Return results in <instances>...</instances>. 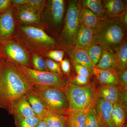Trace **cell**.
<instances>
[{"label":"cell","mask_w":127,"mask_h":127,"mask_svg":"<svg viewBox=\"0 0 127 127\" xmlns=\"http://www.w3.org/2000/svg\"><path fill=\"white\" fill-rule=\"evenodd\" d=\"M33 84L14 63L0 59V108L12 115L16 102L32 90Z\"/></svg>","instance_id":"6da1fadb"},{"label":"cell","mask_w":127,"mask_h":127,"mask_svg":"<svg viewBox=\"0 0 127 127\" xmlns=\"http://www.w3.org/2000/svg\"><path fill=\"white\" fill-rule=\"evenodd\" d=\"M15 35L30 52L44 57L48 51L61 49L56 39L39 27L16 25Z\"/></svg>","instance_id":"7a4b0ae2"},{"label":"cell","mask_w":127,"mask_h":127,"mask_svg":"<svg viewBox=\"0 0 127 127\" xmlns=\"http://www.w3.org/2000/svg\"><path fill=\"white\" fill-rule=\"evenodd\" d=\"M127 27L120 17L103 20L94 30L93 43L104 50L113 53L127 39Z\"/></svg>","instance_id":"3957f363"},{"label":"cell","mask_w":127,"mask_h":127,"mask_svg":"<svg viewBox=\"0 0 127 127\" xmlns=\"http://www.w3.org/2000/svg\"><path fill=\"white\" fill-rule=\"evenodd\" d=\"M82 6L81 0H70L67 3L62 27L57 39L61 49L65 51L75 47Z\"/></svg>","instance_id":"277c9868"},{"label":"cell","mask_w":127,"mask_h":127,"mask_svg":"<svg viewBox=\"0 0 127 127\" xmlns=\"http://www.w3.org/2000/svg\"><path fill=\"white\" fill-rule=\"evenodd\" d=\"M65 0H47L41 14L43 29L57 39L61 31L66 13Z\"/></svg>","instance_id":"5b68a950"},{"label":"cell","mask_w":127,"mask_h":127,"mask_svg":"<svg viewBox=\"0 0 127 127\" xmlns=\"http://www.w3.org/2000/svg\"><path fill=\"white\" fill-rule=\"evenodd\" d=\"M65 90L71 111L88 110L94 105L98 97L96 88L92 83L80 87L67 83Z\"/></svg>","instance_id":"8992f818"},{"label":"cell","mask_w":127,"mask_h":127,"mask_svg":"<svg viewBox=\"0 0 127 127\" xmlns=\"http://www.w3.org/2000/svg\"><path fill=\"white\" fill-rule=\"evenodd\" d=\"M32 90L42 100L51 112L65 116L70 111L65 90L33 84Z\"/></svg>","instance_id":"52a82bcc"},{"label":"cell","mask_w":127,"mask_h":127,"mask_svg":"<svg viewBox=\"0 0 127 127\" xmlns=\"http://www.w3.org/2000/svg\"><path fill=\"white\" fill-rule=\"evenodd\" d=\"M0 59L32 68L31 52L15 35L0 41Z\"/></svg>","instance_id":"ba28073f"},{"label":"cell","mask_w":127,"mask_h":127,"mask_svg":"<svg viewBox=\"0 0 127 127\" xmlns=\"http://www.w3.org/2000/svg\"><path fill=\"white\" fill-rule=\"evenodd\" d=\"M20 70L33 84H38L65 90L68 81L64 76H59L50 72L36 70L30 67L16 64Z\"/></svg>","instance_id":"9c48e42d"},{"label":"cell","mask_w":127,"mask_h":127,"mask_svg":"<svg viewBox=\"0 0 127 127\" xmlns=\"http://www.w3.org/2000/svg\"><path fill=\"white\" fill-rule=\"evenodd\" d=\"M41 14L38 10L28 4L14 8L16 25L35 26L43 29Z\"/></svg>","instance_id":"30bf717a"},{"label":"cell","mask_w":127,"mask_h":127,"mask_svg":"<svg viewBox=\"0 0 127 127\" xmlns=\"http://www.w3.org/2000/svg\"><path fill=\"white\" fill-rule=\"evenodd\" d=\"M98 97L113 104L120 103L127 106V89L120 86L100 84L96 89Z\"/></svg>","instance_id":"8fae6325"},{"label":"cell","mask_w":127,"mask_h":127,"mask_svg":"<svg viewBox=\"0 0 127 127\" xmlns=\"http://www.w3.org/2000/svg\"><path fill=\"white\" fill-rule=\"evenodd\" d=\"M16 31L14 8L12 6L0 14V41L14 36Z\"/></svg>","instance_id":"7c38bea8"},{"label":"cell","mask_w":127,"mask_h":127,"mask_svg":"<svg viewBox=\"0 0 127 127\" xmlns=\"http://www.w3.org/2000/svg\"><path fill=\"white\" fill-rule=\"evenodd\" d=\"M101 127H113L111 120L113 104L98 97L94 105Z\"/></svg>","instance_id":"4fadbf2b"},{"label":"cell","mask_w":127,"mask_h":127,"mask_svg":"<svg viewBox=\"0 0 127 127\" xmlns=\"http://www.w3.org/2000/svg\"><path fill=\"white\" fill-rule=\"evenodd\" d=\"M105 19L120 17L127 10V0H102Z\"/></svg>","instance_id":"5bb4252c"},{"label":"cell","mask_w":127,"mask_h":127,"mask_svg":"<svg viewBox=\"0 0 127 127\" xmlns=\"http://www.w3.org/2000/svg\"><path fill=\"white\" fill-rule=\"evenodd\" d=\"M73 62L81 64L86 67L92 75H94L96 68L91 61L86 50L81 48L73 47L66 51Z\"/></svg>","instance_id":"9a60e30c"},{"label":"cell","mask_w":127,"mask_h":127,"mask_svg":"<svg viewBox=\"0 0 127 127\" xmlns=\"http://www.w3.org/2000/svg\"><path fill=\"white\" fill-rule=\"evenodd\" d=\"M94 30L80 24L78 31L74 47L86 50L93 43Z\"/></svg>","instance_id":"2e32d148"},{"label":"cell","mask_w":127,"mask_h":127,"mask_svg":"<svg viewBox=\"0 0 127 127\" xmlns=\"http://www.w3.org/2000/svg\"><path fill=\"white\" fill-rule=\"evenodd\" d=\"M26 96L32 109L37 116L43 119L51 112L32 89L28 92Z\"/></svg>","instance_id":"e0dca14e"},{"label":"cell","mask_w":127,"mask_h":127,"mask_svg":"<svg viewBox=\"0 0 127 127\" xmlns=\"http://www.w3.org/2000/svg\"><path fill=\"white\" fill-rule=\"evenodd\" d=\"M12 115L14 117L27 118L37 116L32 109L26 95L17 100L12 108Z\"/></svg>","instance_id":"ac0fdd59"},{"label":"cell","mask_w":127,"mask_h":127,"mask_svg":"<svg viewBox=\"0 0 127 127\" xmlns=\"http://www.w3.org/2000/svg\"><path fill=\"white\" fill-rule=\"evenodd\" d=\"M94 75H95L97 81L101 85L120 86L117 73L113 70H101L96 67Z\"/></svg>","instance_id":"d6986e66"},{"label":"cell","mask_w":127,"mask_h":127,"mask_svg":"<svg viewBox=\"0 0 127 127\" xmlns=\"http://www.w3.org/2000/svg\"><path fill=\"white\" fill-rule=\"evenodd\" d=\"M127 106L120 103L113 105L111 120L113 127H124L126 124Z\"/></svg>","instance_id":"ffe728a7"},{"label":"cell","mask_w":127,"mask_h":127,"mask_svg":"<svg viewBox=\"0 0 127 127\" xmlns=\"http://www.w3.org/2000/svg\"><path fill=\"white\" fill-rule=\"evenodd\" d=\"M96 67L101 70H113L119 69L118 62L113 53L103 50L101 57Z\"/></svg>","instance_id":"44dd1931"},{"label":"cell","mask_w":127,"mask_h":127,"mask_svg":"<svg viewBox=\"0 0 127 127\" xmlns=\"http://www.w3.org/2000/svg\"><path fill=\"white\" fill-rule=\"evenodd\" d=\"M79 21L81 25L95 30L99 26L102 21L89 9L82 6L80 11Z\"/></svg>","instance_id":"7402d4cb"},{"label":"cell","mask_w":127,"mask_h":127,"mask_svg":"<svg viewBox=\"0 0 127 127\" xmlns=\"http://www.w3.org/2000/svg\"><path fill=\"white\" fill-rule=\"evenodd\" d=\"M88 110L78 112L69 111L65 116L66 127H85V119Z\"/></svg>","instance_id":"603a6c76"},{"label":"cell","mask_w":127,"mask_h":127,"mask_svg":"<svg viewBox=\"0 0 127 127\" xmlns=\"http://www.w3.org/2000/svg\"><path fill=\"white\" fill-rule=\"evenodd\" d=\"M83 7L89 9L96 15L100 20H105L104 9L102 0H81Z\"/></svg>","instance_id":"cb8c5ba5"},{"label":"cell","mask_w":127,"mask_h":127,"mask_svg":"<svg viewBox=\"0 0 127 127\" xmlns=\"http://www.w3.org/2000/svg\"><path fill=\"white\" fill-rule=\"evenodd\" d=\"M113 53L117 60L119 69L127 68V39L116 48Z\"/></svg>","instance_id":"d4e9b609"},{"label":"cell","mask_w":127,"mask_h":127,"mask_svg":"<svg viewBox=\"0 0 127 127\" xmlns=\"http://www.w3.org/2000/svg\"><path fill=\"white\" fill-rule=\"evenodd\" d=\"M43 119L48 127H66L65 116L50 112Z\"/></svg>","instance_id":"484cf974"},{"label":"cell","mask_w":127,"mask_h":127,"mask_svg":"<svg viewBox=\"0 0 127 127\" xmlns=\"http://www.w3.org/2000/svg\"><path fill=\"white\" fill-rule=\"evenodd\" d=\"M16 127H36L43 120L38 116L27 118L14 117Z\"/></svg>","instance_id":"4316f807"},{"label":"cell","mask_w":127,"mask_h":127,"mask_svg":"<svg viewBox=\"0 0 127 127\" xmlns=\"http://www.w3.org/2000/svg\"><path fill=\"white\" fill-rule=\"evenodd\" d=\"M31 62L32 69L41 71H49L46 65L45 58L42 55L36 53H31Z\"/></svg>","instance_id":"83f0119b"},{"label":"cell","mask_w":127,"mask_h":127,"mask_svg":"<svg viewBox=\"0 0 127 127\" xmlns=\"http://www.w3.org/2000/svg\"><path fill=\"white\" fill-rule=\"evenodd\" d=\"M91 61L95 65L99 62L102 55L103 49L99 45L92 43L85 50Z\"/></svg>","instance_id":"f1b7e54d"},{"label":"cell","mask_w":127,"mask_h":127,"mask_svg":"<svg viewBox=\"0 0 127 127\" xmlns=\"http://www.w3.org/2000/svg\"><path fill=\"white\" fill-rule=\"evenodd\" d=\"M85 127H101L94 105L89 108L87 113Z\"/></svg>","instance_id":"f546056e"},{"label":"cell","mask_w":127,"mask_h":127,"mask_svg":"<svg viewBox=\"0 0 127 127\" xmlns=\"http://www.w3.org/2000/svg\"><path fill=\"white\" fill-rule=\"evenodd\" d=\"M65 51L62 49H54L47 52L45 57L60 63L64 58Z\"/></svg>","instance_id":"4dcf8cb0"},{"label":"cell","mask_w":127,"mask_h":127,"mask_svg":"<svg viewBox=\"0 0 127 127\" xmlns=\"http://www.w3.org/2000/svg\"><path fill=\"white\" fill-rule=\"evenodd\" d=\"M45 61L48 69L50 72L59 76H64L61 70L59 63L47 58H45Z\"/></svg>","instance_id":"1f68e13d"},{"label":"cell","mask_w":127,"mask_h":127,"mask_svg":"<svg viewBox=\"0 0 127 127\" xmlns=\"http://www.w3.org/2000/svg\"><path fill=\"white\" fill-rule=\"evenodd\" d=\"M90 78L84 75H77L74 77L70 81H68V84L75 86H83L89 84Z\"/></svg>","instance_id":"d6a6232c"},{"label":"cell","mask_w":127,"mask_h":127,"mask_svg":"<svg viewBox=\"0 0 127 127\" xmlns=\"http://www.w3.org/2000/svg\"><path fill=\"white\" fill-rule=\"evenodd\" d=\"M116 72L120 86L127 89V68L118 69Z\"/></svg>","instance_id":"836d02e7"},{"label":"cell","mask_w":127,"mask_h":127,"mask_svg":"<svg viewBox=\"0 0 127 127\" xmlns=\"http://www.w3.org/2000/svg\"><path fill=\"white\" fill-rule=\"evenodd\" d=\"M46 3V0H28L27 4L38 10L42 14L45 7Z\"/></svg>","instance_id":"e575fe53"},{"label":"cell","mask_w":127,"mask_h":127,"mask_svg":"<svg viewBox=\"0 0 127 127\" xmlns=\"http://www.w3.org/2000/svg\"><path fill=\"white\" fill-rule=\"evenodd\" d=\"M73 63L75 71L77 75H84L91 78L92 75L86 67L79 64L75 62H73Z\"/></svg>","instance_id":"d590c367"},{"label":"cell","mask_w":127,"mask_h":127,"mask_svg":"<svg viewBox=\"0 0 127 127\" xmlns=\"http://www.w3.org/2000/svg\"><path fill=\"white\" fill-rule=\"evenodd\" d=\"M60 64L61 70L63 75L68 76L71 71V65L69 60L67 58H64L60 63Z\"/></svg>","instance_id":"8d00e7d4"},{"label":"cell","mask_w":127,"mask_h":127,"mask_svg":"<svg viewBox=\"0 0 127 127\" xmlns=\"http://www.w3.org/2000/svg\"><path fill=\"white\" fill-rule=\"evenodd\" d=\"M11 6V0H0V14Z\"/></svg>","instance_id":"74e56055"},{"label":"cell","mask_w":127,"mask_h":127,"mask_svg":"<svg viewBox=\"0 0 127 127\" xmlns=\"http://www.w3.org/2000/svg\"><path fill=\"white\" fill-rule=\"evenodd\" d=\"M28 0H11L12 7L16 8L26 4H27Z\"/></svg>","instance_id":"f35d334b"},{"label":"cell","mask_w":127,"mask_h":127,"mask_svg":"<svg viewBox=\"0 0 127 127\" xmlns=\"http://www.w3.org/2000/svg\"><path fill=\"white\" fill-rule=\"evenodd\" d=\"M120 17L122 20L123 23H124L125 26L127 27V10H126L123 13L121 16H120Z\"/></svg>","instance_id":"ab89813d"},{"label":"cell","mask_w":127,"mask_h":127,"mask_svg":"<svg viewBox=\"0 0 127 127\" xmlns=\"http://www.w3.org/2000/svg\"><path fill=\"white\" fill-rule=\"evenodd\" d=\"M36 127H48L45 120L43 119Z\"/></svg>","instance_id":"60d3db41"},{"label":"cell","mask_w":127,"mask_h":127,"mask_svg":"<svg viewBox=\"0 0 127 127\" xmlns=\"http://www.w3.org/2000/svg\"><path fill=\"white\" fill-rule=\"evenodd\" d=\"M127 127V125H126V126H125V127Z\"/></svg>","instance_id":"b9f144b4"}]
</instances>
